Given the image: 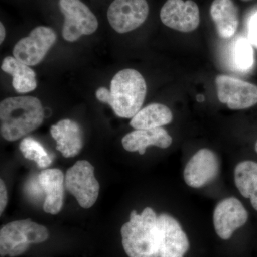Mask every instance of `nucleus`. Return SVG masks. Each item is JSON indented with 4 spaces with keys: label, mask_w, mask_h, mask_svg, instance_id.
<instances>
[{
    "label": "nucleus",
    "mask_w": 257,
    "mask_h": 257,
    "mask_svg": "<svg viewBox=\"0 0 257 257\" xmlns=\"http://www.w3.org/2000/svg\"><path fill=\"white\" fill-rule=\"evenodd\" d=\"M64 185L84 209L92 207L99 197V182L94 175V167L87 160L77 161L68 169Z\"/></svg>",
    "instance_id": "39448f33"
},
{
    "label": "nucleus",
    "mask_w": 257,
    "mask_h": 257,
    "mask_svg": "<svg viewBox=\"0 0 257 257\" xmlns=\"http://www.w3.org/2000/svg\"><path fill=\"white\" fill-rule=\"evenodd\" d=\"M248 214L242 203L235 197L218 203L214 211V229L221 239H229L236 229L246 224Z\"/></svg>",
    "instance_id": "f8f14e48"
},
{
    "label": "nucleus",
    "mask_w": 257,
    "mask_h": 257,
    "mask_svg": "<svg viewBox=\"0 0 257 257\" xmlns=\"http://www.w3.org/2000/svg\"><path fill=\"white\" fill-rule=\"evenodd\" d=\"M64 179L63 172L58 169H48L38 175L39 184L45 193L43 209L47 214H58L64 204Z\"/></svg>",
    "instance_id": "2eb2a0df"
},
{
    "label": "nucleus",
    "mask_w": 257,
    "mask_h": 257,
    "mask_svg": "<svg viewBox=\"0 0 257 257\" xmlns=\"http://www.w3.org/2000/svg\"><path fill=\"white\" fill-rule=\"evenodd\" d=\"M20 150L25 158L33 161L40 168H46L52 163L46 150L34 139L24 138L20 144Z\"/></svg>",
    "instance_id": "412c9836"
},
{
    "label": "nucleus",
    "mask_w": 257,
    "mask_h": 257,
    "mask_svg": "<svg viewBox=\"0 0 257 257\" xmlns=\"http://www.w3.org/2000/svg\"><path fill=\"white\" fill-rule=\"evenodd\" d=\"M44 118L41 101L35 96H13L0 103V133L7 141L27 136L41 126Z\"/></svg>",
    "instance_id": "f03ea898"
},
{
    "label": "nucleus",
    "mask_w": 257,
    "mask_h": 257,
    "mask_svg": "<svg viewBox=\"0 0 257 257\" xmlns=\"http://www.w3.org/2000/svg\"><path fill=\"white\" fill-rule=\"evenodd\" d=\"M5 35H6V31L3 23H0V43H3L5 40Z\"/></svg>",
    "instance_id": "393cba45"
},
{
    "label": "nucleus",
    "mask_w": 257,
    "mask_h": 257,
    "mask_svg": "<svg viewBox=\"0 0 257 257\" xmlns=\"http://www.w3.org/2000/svg\"><path fill=\"white\" fill-rule=\"evenodd\" d=\"M245 1H246V0H245Z\"/></svg>",
    "instance_id": "cd10ccee"
},
{
    "label": "nucleus",
    "mask_w": 257,
    "mask_h": 257,
    "mask_svg": "<svg viewBox=\"0 0 257 257\" xmlns=\"http://www.w3.org/2000/svg\"><path fill=\"white\" fill-rule=\"evenodd\" d=\"M248 40L257 49V13L251 17L248 23Z\"/></svg>",
    "instance_id": "5701e85b"
},
{
    "label": "nucleus",
    "mask_w": 257,
    "mask_h": 257,
    "mask_svg": "<svg viewBox=\"0 0 257 257\" xmlns=\"http://www.w3.org/2000/svg\"><path fill=\"white\" fill-rule=\"evenodd\" d=\"M96 97L109 104L115 114L121 118H133L141 109L147 94V84L143 76L134 69L117 72L110 83V90L99 87Z\"/></svg>",
    "instance_id": "f257e3e1"
},
{
    "label": "nucleus",
    "mask_w": 257,
    "mask_h": 257,
    "mask_svg": "<svg viewBox=\"0 0 257 257\" xmlns=\"http://www.w3.org/2000/svg\"><path fill=\"white\" fill-rule=\"evenodd\" d=\"M156 212L146 207L141 214H130L121 229V243L128 257H160V234Z\"/></svg>",
    "instance_id": "7ed1b4c3"
},
{
    "label": "nucleus",
    "mask_w": 257,
    "mask_h": 257,
    "mask_svg": "<svg viewBox=\"0 0 257 257\" xmlns=\"http://www.w3.org/2000/svg\"><path fill=\"white\" fill-rule=\"evenodd\" d=\"M149 12L146 0H114L107 10L108 21L118 33H126L141 26Z\"/></svg>",
    "instance_id": "6e6552de"
},
{
    "label": "nucleus",
    "mask_w": 257,
    "mask_h": 257,
    "mask_svg": "<svg viewBox=\"0 0 257 257\" xmlns=\"http://www.w3.org/2000/svg\"><path fill=\"white\" fill-rule=\"evenodd\" d=\"M197 100L202 102V101L204 100V97L202 95L197 96Z\"/></svg>",
    "instance_id": "a878e982"
},
{
    "label": "nucleus",
    "mask_w": 257,
    "mask_h": 257,
    "mask_svg": "<svg viewBox=\"0 0 257 257\" xmlns=\"http://www.w3.org/2000/svg\"><path fill=\"white\" fill-rule=\"evenodd\" d=\"M8 197L6 186L3 179L0 180V214H3L8 204Z\"/></svg>",
    "instance_id": "b1692460"
},
{
    "label": "nucleus",
    "mask_w": 257,
    "mask_h": 257,
    "mask_svg": "<svg viewBox=\"0 0 257 257\" xmlns=\"http://www.w3.org/2000/svg\"><path fill=\"white\" fill-rule=\"evenodd\" d=\"M255 150H256V152H257V141L256 143V145H255Z\"/></svg>",
    "instance_id": "bb28decb"
},
{
    "label": "nucleus",
    "mask_w": 257,
    "mask_h": 257,
    "mask_svg": "<svg viewBox=\"0 0 257 257\" xmlns=\"http://www.w3.org/2000/svg\"><path fill=\"white\" fill-rule=\"evenodd\" d=\"M210 14L221 38H231L236 33L239 26V15L232 0H214Z\"/></svg>",
    "instance_id": "f3484780"
},
{
    "label": "nucleus",
    "mask_w": 257,
    "mask_h": 257,
    "mask_svg": "<svg viewBox=\"0 0 257 257\" xmlns=\"http://www.w3.org/2000/svg\"><path fill=\"white\" fill-rule=\"evenodd\" d=\"M157 225L160 234V257H184L190 245L178 221L163 213L157 216Z\"/></svg>",
    "instance_id": "ddd939ff"
},
{
    "label": "nucleus",
    "mask_w": 257,
    "mask_h": 257,
    "mask_svg": "<svg viewBox=\"0 0 257 257\" xmlns=\"http://www.w3.org/2000/svg\"><path fill=\"white\" fill-rule=\"evenodd\" d=\"M233 61L235 67L241 72H248L253 67L254 58L252 45L246 38H239L235 42Z\"/></svg>",
    "instance_id": "4be33fe9"
},
{
    "label": "nucleus",
    "mask_w": 257,
    "mask_h": 257,
    "mask_svg": "<svg viewBox=\"0 0 257 257\" xmlns=\"http://www.w3.org/2000/svg\"><path fill=\"white\" fill-rule=\"evenodd\" d=\"M173 114L168 106L154 103L140 109L130 121V126L135 130H150L162 127L170 124Z\"/></svg>",
    "instance_id": "a211bd4d"
},
{
    "label": "nucleus",
    "mask_w": 257,
    "mask_h": 257,
    "mask_svg": "<svg viewBox=\"0 0 257 257\" xmlns=\"http://www.w3.org/2000/svg\"><path fill=\"white\" fill-rule=\"evenodd\" d=\"M220 170L217 155L208 149L199 150L190 159L184 171L186 184L192 188H201L216 178Z\"/></svg>",
    "instance_id": "9b49d317"
},
{
    "label": "nucleus",
    "mask_w": 257,
    "mask_h": 257,
    "mask_svg": "<svg viewBox=\"0 0 257 257\" xmlns=\"http://www.w3.org/2000/svg\"><path fill=\"white\" fill-rule=\"evenodd\" d=\"M59 7L64 17L62 37L66 41H77L82 35H92L97 30L95 15L80 0H60Z\"/></svg>",
    "instance_id": "423d86ee"
},
{
    "label": "nucleus",
    "mask_w": 257,
    "mask_h": 257,
    "mask_svg": "<svg viewBox=\"0 0 257 257\" xmlns=\"http://www.w3.org/2000/svg\"><path fill=\"white\" fill-rule=\"evenodd\" d=\"M219 100L230 109H247L257 104V86L228 75L215 79Z\"/></svg>",
    "instance_id": "1a4fd4ad"
},
{
    "label": "nucleus",
    "mask_w": 257,
    "mask_h": 257,
    "mask_svg": "<svg viewBox=\"0 0 257 257\" xmlns=\"http://www.w3.org/2000/svg\"><path fill=\"white\" fill-rule=\"evenodd\" d=\"M49 236L45 226L31 219L11 221L0 229V256H20L28 251L30 244L45 242Z\"/></svg>",
    "instance_id": "20e7f679"
},
{
    "label": "nucleus",
    "mask_w": 257,
    "mask_h": 257,
    "mask_svg": "<svg viewBox=\"0 0 257 257\" xmlns=\"http://www.w3.org/2000/svg\"><path fill=\"white\" fill-rule=\"evenodd\" d=\"M172 143V137L162 127L150 130H135L125 135L121 144L128 152H138L145 155L147 147L156 146L162 149L168 148Z\"/></svg>",
    "instance_id": "dca6fc26"
},
{
    "label": "nucleus",
    "mask_w": 257,
    "mask_h": 257,
    "mask_svg": "<svg viewBox=\"0 0 257 257\" xmlns=\"http://www.w3.org/2000/svg\"><path fill=\"white\" fill-rule=\"evenodd\" d=\"M234 180L241 195L250 199L257 211V163L247 160L238 164L234 170Z\"/></svg>",
    "instance_id": "aec40b11"
},
{
    "label": "nucleus",
    "mask_w": 257,
    "mask_h": 257,
    "mask_svg": "<svg viewBox=\"0 0 257 257\" xmlns=\"http://www.w3.org/2000/svg\"><path fill=\"white\" fill-rule=\"evenodd\" d=\"M52 138L57 143V151L65 158L77 156L83 147V133L78 123L69 119L60 120L50 128Z\"/></svg>",
    "instance_id": "4468645a"
},
{
    "label": "nucleus",
    "mask_w": 257,
    "mask_h": 257,
    "mask_svg": "<svg viewBox=\"0 0 257 257\" xmlns=\"http://www.w3.org/2000/svg\"><path fill=\"white\" fill-rule=\"evenodd\" d=\"M57 41V34L49 27L34 29L30 35L17 42L13 48L15 58L28 66H35L45 59Z\"/></svg>",
    "instance_id": "0eeeda50"
},
{
    "label": "nucleus",
    "mask_w": 257,
    "mask_h": 257,
    "mask_svg": "<svg viewBox=\"0 0 257 257\" xmlns=\"http://www.w3.org/2000/svg\"><path fill=\"white\" fill-rule=\"evenodd\" d=\"M162 23L173 30L191 32L200 22L199 7L192 0H167L160 12Z\"/></svg>",
    "instance_id": "9d476101"
},
{
    "label": "nucleus",
    "mask_w": 257,
    "mask_h": 257,
    "mask_svg": "<svg viewBox=\"0 0 257 257\" xmlns=\"http://www.w3.org/2000/svg\"><path fill=\"white\" fill-rule=\"evenodd\" d=\"M1 69L13 76V86L17 92L25 94L36 89L37 82L35 71L14 57H5Z\"/></svg>",
    "instance_id": "6ab92c4d"
}]
</instances>
